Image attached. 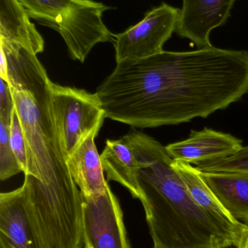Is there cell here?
I'll return each instance as SVG.
<instances>
[{
    "mask_svg": "<svg viewBox=\"0 0 248 248\" xmlns=\"http://www.w3.org/2000/svg\"><path fill=\"white\" fill-rule=\"evenodd\" d=\"M138 162V200L153 248H229L246 237L221 225L196 203L166 147L132 127L122 137Z\"/></svg>",
    "mask_w": 248,
    "mask_h": 248,
    "instance_id": "2",
    "label": "cell"
},
{
    "mask_svg": "<svg viewBox=\"0 0 248 248\" xmlns=\"http://www.w3.org/2000/svg\"><path fill=\"white\" fill-rule=\"evenodd\" d=\"M173 167L179 173L194 201L230 231L243 237L248 235V225L234 219L220 203L208 185L201 179L196 168L191 164L173 160Z\"/></svg>",
    "mask_w": 248,
    "mask_h": 248,
    "instance_id": "11",
    "label": "cell"
},
{
    "mask_svg": "<svg viewBox=\"0 0 248 248\" xmlns=\"http://www.w3.org/2000/svg\"><path fill=\"white\" fill-rule=\"evenodd\" d=\"M235 248H248V235Z\"/></svg>",
    "mask_w": 248,
    "mask_h": 248,
    "instance_id": "20",
    "label": "cell"
},
{
    "mask_svg": "<svg viewBox=\"0 0 248 248\" xmlns=\"http://www.w3.org/2000/svg\"><path fill=\"white\" fill-rule=\"evenodd\" d=\"M0 248H10L4 242L0 240Z\"/></svg>",
    "mask_w": 248,
    "mask_h": 248,
    "instance_id": "21",
    "label": "cell"
},
{
    "mask_svg": "<svg viewBox=\"0 0 248 248\" xmlns=\"http://www.w3.org/2000/svg\"><path fill=\"white\" fill-rule=\"evenodd\" d=\"M248 93V51L213 45L118 62L96 92L106 119L141 128L205 119Z\"/></svg>",
    "mask_w": 248,
    "mask_h": 248,
    "instance_id": "1",
    "label": "cell"
},
{
    "mask_svg": "<svg viewBox=\"0 0 248 248\" xmlns=\"http://www.w3.org/2000/svg\"><path fill=\"white\" fill-rule=\"evenodd\" d=\"M111 8L93 1L76 9L63 20L56 31L65 42L71 59L84 62L97 44L114 42L113 33L102 20L103 13Z\"/></svg>",
    "mask_w": 248,
    "mask_h": 248,
    "instance_id": "7",
    "label": "cell"
},
{
    "mask_svg": "<svg viewBox=\"0 0 248 248\" xmlns=\"http://www.w3.org/2000/svg\"><path fill=\"white\" fill-rule=\"evenodd\" d=\"M15 103L10 84L0 78V120L10 123Z\"/></svg>",
    "mask_w": 248,
    "mask_h": 248,
    "instance_id": "19",
    "label": "cell"
},
{
    "mask_svg": "<svg viewBox=\"0 0 248 248\" xmlns=\"http://www.w3.org/2000/svg\"><path fill=\"white\" fill-rule=\"evenodd\" d=\"M51 82L39 61L23 64L12 78L10 87L27 150L23 183L36 192L79 198L81 192L68 170L54 122Z\"/></svg>",
    "mask_w": 248,
    "mask_h": 248,
    "instance_id": "3",
    "label": "cell"
},
{
    "mask_svg": "<svg viewBox=\"0 0 248 248\" xmlns=\"http://www.w3.org/2000/svg\"><path fill=\"white\" fill-rule=\"evenodd\" d=\"M195 168L207 173H248V146L227 157L197 163Z\"/></svg>",
    "mask_w": 248,
    "mask_h": 248,
    "instance_id": "16",
    "label": "cell"
},
{
    "mask_svg": "<svg viewBox=\"0 0 248 248\" xmlns=\"http://www.w3.org/2000/svg\"><path fill=\"white\" fill-rule=\"evenodd\" d=\"M0 39L21 45L37 55L45 42L17 0H0Z\"/></svg>",
    "mask_w": 248,
    "mask_h": 248,
    "instance_id": "13",
    "label": "cell"
},
{
    "mask_svg": "<svg viewBox=\"0 0 248 248\" xmlns=\"http://www.w3.org/2000/svg\"><path fill=\"white\" fill-rule=\"evenodd\" d=\"M54 122L66 160L95 128H101L105 113L96 93L51 82Z\"/></svg>",
    "mask_w": 248,
    "mask_h": 248,
    "instance_id": "4",
    "label": "cell"
},
{
    "mask_svg": "<svg viewBox=\"0 0 248 248\" xmlns=\"http://www.w3.org/2000/svg\"><path fill=\"white\" fill-rule=\"evenodd\" d=\"M165 147L174 161L195 165L231 155L243 147V141L231 134L205 128L192 131L186 140Z\"/></svg>",
    "mask_w": 248,
    "mask_h": 248,
    "instance_id": "9",
    "label": "cell"
},
{
    "mask_svg": "<svg viewBox=\"0 0 248 248\" xmlns=\"http://www.w3.org/2000/svg\"><path fill=\"white\" fill-rule=\"evenodd\" d=\"M82 197L84 246L92 248H131L123 211L109 185L103 195Z\"/></svg>",
    "mask_w": 248,
    "mask_h": 248,
    "instance_id": "6",
    "label": "cell"
},
{
    "mask_svg": "<svg viewBox=\"0 0 248 248\" xmlns=\"http://www.w3.org/2000/svg\"><path fill=\"white\" fill-rule=\"evenodd\" d=\"M180 9L167 3L146 13L144 19L122 33L114 34L116 63L144 59L163 52L176 32Z\"/></svg>",
    "mask_w": 248,
    "mask_h": 248,
    "instance_id": "5",
    "label": "cell"
},
{
    "mask_svg": "<svg viewBox=\"0 0 248 248\" xmlns=\"http://www.w3.org/2000/svg\"><path fill=\"white\" fill-rule=\"evenodd\" d=\"M236 0H182L175 33L198 49L212 46L211 32L224 26Z\"/></svg>",
    "mask_w": 248,
    "mask_h": 248,
    "instance_id": "8",
    "label": "cell"
},
{
    "mask_svg": "<svg viewBox=\"0 0 248 248\" xmlns=\"http://www.w3.org/2000/svg\"><path fill=\"white\" fill-rule=\"evenodd\" d=\"M92 248L90 247V246H84V248Z\"/></svg>",
    "mask_w": 248,
    "mask_h": 248,
    "instance_id": "22",
    "label": "cell"
},
{
    "mask_svg": "<svg viewBox=\"0 0 248 248\" xmlns=\"http://www.w3.org/2000/svg\"><path fill=\"white\" fill-rule=\"evenodd\" d=\"M30 18L57 30L71 12L93 0H17Z\"/></svg>",
    "mask_w": 248,
    "mask_h": 248,
    "instance_id": "15",
    "label": "cell"
},
{
    "mask_svg": "<svg viewBox=\"0 0 248 248\" xmlns=\"http://www.w3.org/2000/svg\"><path fill=\"white\" fill-rule=\"evenodd\" d=\"M10 144L15 155L21 168L22 171L26 174L28 170V155L26 140L23 134V127L15 107L11 116L10 125Z\"/></svg>",
    "mask_w": 248,
    "mask_h": 248,
    "instance_id": "18",
    "label": "cell"
},
{
    "mask_svg": "<svg viewBox=\"0 0 248 248\" xmlns=\"http://www.w3.org/2000/svg\"><path fill=\"white\" fill-rule=\"evenodd\" d=\"M10 123L0 120V179L7 180L22 171L10 144Z\"/></svg>",
    "mask_w": 248,
    "mask_h": 248,
    "instance_id": "17",
    "label": "cell"
},
{
    "mask_svg": "<svg viewBox=\"0 0 248 248\" xmlns=\"http://www.w3.org/2000/svg\"><path fill=\"white\" fill-rule=\"evenodd\" d=\"M100 129L95 128L86 135L66 159L71 177L84 197L103 195L109 186L95 143Z\"/></svg>",
    "mask_w": 248,
    "mask_h": 248,
    "instance_id": "10",
    "label": "cell"
},
{
    "mask_svg": "<svg viewBox=\"0 0 248 248\" xmlns=\"http://www.w3.org/2000/svg\"><path fill=\"white\" fill-rule=\"evenodd\" d=\"M198 171L227 212L248 225V173Z\"/></svg>",
    "mask_w": 248,
    "mask_h": 248,
    "instance_id": "12",
    "label": "cell"
},
{
    "mask_svg": "<svg viewBox=\"0 0 248 248\" xmlns=\"http://www.w3.org/2000/svg\"><path fill=\"white\" fill-rule=\"evenodd\" d=\"M100 160L107 180L120 184L129 191L132 198L138 199V162L131 146L122 138L107 140Z\"/></svg>",
    "mask_w": 248,
    "mask_h": 248,
    "instance_id": "14",
    "label": "cell"
}]
</instances>
